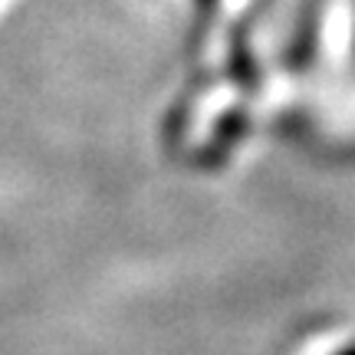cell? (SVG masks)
<instances>
[{"mask_svg":"<svg viewBox=\"0 0 355 355\" xmlns=\"http://www.w3.org/2000/svg\"><path fill=\"white\" fill-rule=\"evenodd\" d=\"M207 86H211V76H207V73H201V76L191 79L188 89H184V92L175 99V105H171V112H168V119H165V141H168V145H175V148H178V145L184 141V135H188V128H191L194 105H198V99L207 92Z\"/></svg>","mask_w":355,"mask_h":355,"instance_id":"obj_2","label":"cell"},{"mask_svg":"<svg viewBox=\"0 0 355 355\" xmlns=\"http://www.w3.org/2000/svg\"><path fill=\"white\" fill-rule=\"evenodd\" d=\"M227 76L234 79L237 89H243V92H257V89H260V66H257L254 50H250V20H247V17L230 30Z\"/></svg>","mask_w":355,"mask_h":355,"instance_id":"obj_1","label":"cell"},{"mask_svg":"<svg viewBox=\"0 0 355 355\" xmlns=\"http://www.w3.org/2000/svg\"><path fill=\"white\" fill-rule=\"evenodd\" d=\"M217 13H220V0H194V26H191V40H188V50L194 53V46L201 50L211 26H214Z\"/></svg>","mask_w":355,"mask_h":355,"instance_id":"obj_4","label":"cell"},{"mask_svg":"<svg viewBox=\"0 0 355 355\" xmlns=\"http://www.w3.org/2000/svg\"><path fill=\"white\" fill-rule=\"evenodd\" d=\"M243 132H247V112L237 105V109H230V112L214 125V132H211L207 145L201 148V165L204 168H207V165H220V162L227 158L230 148L243 139Z\"/></svg>","mask_w":355,"mask_h":355,"instance_id":"obj_3","label":"cell"},{"mask_svg":"<svg viewBox=\"0 0 355 355\" xmlns=\"http://www.w3.org/2000/svg\"><path fill=\"white\" fill-rule=\"evenodd\" d=\"M339 355H355V349H345V352H339Z\"/></svg>","mask_w":355,"mask_h":355,"instance_id":"obj_5","label":"cell"}]
</instances>
